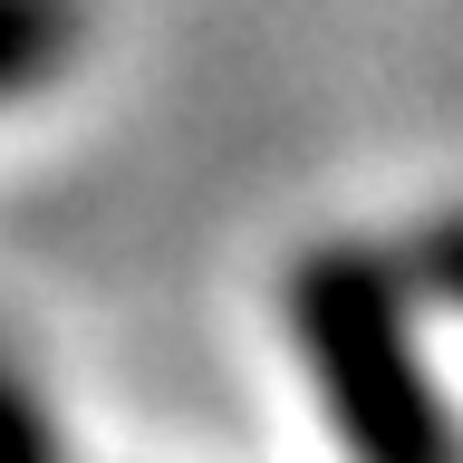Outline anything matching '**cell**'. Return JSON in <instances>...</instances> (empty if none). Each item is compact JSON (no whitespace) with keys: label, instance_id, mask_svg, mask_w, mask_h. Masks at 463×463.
I'll list each match as a JSON object with an SVG mask.
<instances>
[{"label":"cell","instance_id":"cell-4","mask_svg":"<svg viewBox=\"0 0 463 463\" xmlns=\"http://www.w3.org/2000/svg\"><path fill=\"white\" fill-rule=\"evenodd\" d=\"M0 463H58V444H49V415L0 376Z\"/></svg>","mask_w":463,"mask_h":463},{"label":"cell","instance_id":"cell-1","mask_svg":"<svg viewBox=\"0 0 463 463\" xmlns=\"http://www.w3.org/2000/svg\"><path fill=\"white\" fill-rule=\"evenodd\" d=\"M280 309L347 463H463V425L434 396L415 309H405V270L386 251H367V241L299 251Z\"/></svg>","mask_w":463,"mask_h":463},{"label":"cell","instance_id":"cell-2","mask_svg":"<svg viewBox=\"0 0 463 463\" xmlns=\"http://www.w3.org/2000/svg\"><path fill=\"white\" fill-rule=\"evenodd\" d=\"M78 49V0H0V97H29Z\"/></svg>","mask_w":463,"mask_h":463},{"label":"cell","instance_id":"cell-3","mask_svg":"<svg viewBox=\"0 0 463 463\" xmlns=\"http://www.w3.org/2000/svg\"><path fill=\"white\" fill-rule=\"evenodd\" d=\"M415 280H425L444 309H463V213L425 222V241H415Z\"/></svg>","mask_w":463,"mask_h":463}]
</instances>
